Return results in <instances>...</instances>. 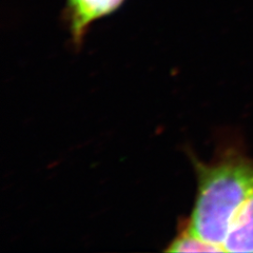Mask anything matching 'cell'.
<instances>
[{
    "mask_svg": "<svg viewBox=\"0 0 253 253\" xmlns=\"http://www.w3.org/2000/svg\"><path fill=\"white\" fill-rule=\"evenodd\" d=\"M169 252H224V249L204 241L190 230L188 225L166 249Z\"/></svg>",
    "mask_w": 253,
    "mask_h": 253,
    "instance_id": "277c9868",
    "label": "cell"
},
{
    "mask_svg": "<svg viewBox=\"0 0 253 253\" xmlns=\"http://www.w3.org/2000/svg\"><path fill=\"white\" fill-rule=\"evenodd\" d=\"M193 163L199 189L187 225L204 241L224 249L232 221L253 190V158L232 146L209 164L196 158Z\"/></svg>",
    "mask_w": 253,
    "mask_h": 253,
    "instance_id": "6da1fadb",
    "label": "cell"
},
{
    "mask_svg": "<svg viewBox=\"0 0 253 253\" xmlns=\"http://www.w3.org/2000/svg\"><path fill=\"white\" fill-rule=\"evenodd\" d=\"M224 250L253 253V190L232 221L224 243Z\"/></svg>",
    "mask_w": 253,
    "mask_h": 253,
    "instance_id": "3957f363",
    "label": "cell"
},
{
    "mask_svg": "<svg viewBox=\"0 0 253 253\" xmlns=\"http://www.w3.org/2000/svg\"><path fill=\"white\" fill-rule=\"evenodd\" d=\"M125 0H67L66 19L75 44H81L94 21L112 14Z\"/></svg>",
    "mask_w": 253,
    "mask_h": 253,
    "instance_id": "7a4b0ae2",
    "label": "cell"
}]
</instances>
